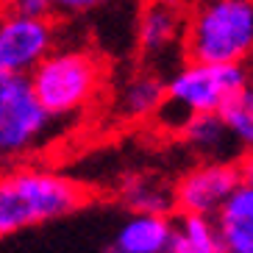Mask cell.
<instances>
[{"label": "cell", "instance_id": "obj_5", "mask_svg": "<svg viewBox=\"0 0 253 253\" xmlns=\"http://www.w3.org/2000/svg\"><path fill=\"white\" fill-rule=\"evenodd\" d=\"M53 123L31 92L28 75L0 73V167L39 153L53 134Z\"/></svg>", "mask_w": 253, "mask_h": 253}, {"label": "cell", "instance_id": "obj_19", "mask_svg": "<svg viewBox=\"0 0 253 253\" xmlns=\"http://www.w3.org/2000/svg\"><path fill=\"white\" fill-rule=\"evenodd\" d=\"M17 3H20V0H0V8H3V11H6V8H14Z\"/></svg>", "mask_w": 253, "mask_h": 253}, {"label": "cell", "instance_id": "obj_2", "mask_svg": "<svg viewBox=\"0 0 253 253\" xmlns=\"http://www.w3.org/2000/svg\"><path fill=\"white\" fill-rule=\"evenodd\" d=\"M186 61L248 64L253 50V0H195L181 31Z\"/></svg>", "mask_w": 253, "mask_h": 253}, {"label": "cell", "instance_id": "obj_10", "mask_svg": "<svg viewBox=\"0 0 253 253\" xmlns=\"http://www.w3.org/2000/svg\"><path fill=\"white\" fill-rule=\"evenodd\" d=\"M178 134L186 148L195 150L203 162H231V159H239V153H242V148L234 142V136L228 134V128L223 126V120L217 114L186 117Z\"/></svg>", "mask_w": 253, "mask_h": 253}, {"label": "cell", "instance_id": "obj_14", "mask_svg": "<svg viewBox=\"0 0 253 253\" xmlns=\"http://www.w3.org/2000/svg\"><path fill=\"white\" fill-rule=\"evenodd\" d=\"M170 253H220L211 217L178 214L172 217V245Z\"/></svg>", "mask_w": 253, "mask_h": 253}, {"label": "cell", "instance_id": "obj_1", "mask_svg": "<svg viewBox=\"0 0 253 253\" xmlns=\"http://www.w3.org/2000/svg\"><path fill=\"white\" fill-rule=\"evenodd\" d=\"M84 203L86 189L67 172L34 162L0 167V239L70 217Z\"/></svg>", "mask_w": 253, "mask_h": 253}, {"label": "cell", "instance_id": "obj_11", "mask_svg": "<svg viewBox=\"0 0 253 253\" xmlns=\"http://www.w3.org/2000/svg\"><path fill=\"white\" fill-rule=\"evenodd\" d=\"M181 31H184V14L181 8L159 6V3H148L142 8L139 23H136V42L145 56H162L172 45L181 42Z\"/></svg>", "mask_w": 253, "mask_h": 253}, {"label": "cell", "instance_id": "obj_9", "mask_svg": "<svg viewBox=\"0 0 253 253\" xmlns=\"http://www.w3.org/2000/svg\"><path fill=\"white\" fill-rule=\"evenodd\" d=\"M172 245V217L131 211L117 228L114 251L120 253H170Z\"/></svg>", "mask_w": 253, "mask_h": 253}, {"label": "cell", "instance_id": "obj_13", "mask_svg": "<svg viewBox=\"0 0 253 253\" xmlns=\"http://www.w3.org/2000/svg\"><path fill=\"white\" fill-rule=\"evenodd\" d=\"M123 203L131 211H148V214H170L172 203V186L162 181L159 175L139 172L123 184Z\"/></svg>", "mask_w": 253, "mask_h": 253}, {"label": "cell", "instance_id": "obj_18", "mask_svg": "<svg viewBox=\"0 0 253 253\" xmlns=\"http://www.w3.org/2000/svg\"><path fill=\"white\" fill-rule=\"evenodd\" d=\"M150 3H159V6H170V8H181L186 0H150Z\"/></svg>", "mask_w": 253, "mask_h": 253}, {"label": "cell", "instance_id": "obj_16", "mask_svg": "<svg viewBox=\"0 0 253 253\" xmlns=\"http://www.w3.org/2000/svg\"><path fill=\"white\" fill-rule=\"evenodd\" d=\"M112 0H50V11H59V14H86V11H95V8L106 6Z\"/></svg>", "mask_w": 253, "mask_h": 253}, {"label": "cell", "instance_id": "obj_7", "mask_svg": "<svg viewBox=\"0 0 253 253\" xmlns=\"http://www.w3.org/2000/svg\"><path fill=\"white\" fill-rule=\"evenodd\" d=\"M56 47L50 14H23L6 8L0 14V73L28 75Z\"/></svg>", "mask_w": 253, "mask_h": 253}, {"label": "cell", "instance_id": "obj_8", "mask_svg": "<svg viewBox=\"0 0 253 253\" xmlns=\"http://www.w3.org/2000/svg\"><path fill=\"white\" fill-rule=\"evenodd\" d=\"M220 253H253V181L251 175L211 214Z\"/></svg>", "mask_w": 253, "mask_h": 253}, {"label": "cell", "instance_id": "obj_20", "mask_svg": "<svg viewBox=\"0 0 253 253\" xmlns=\"http://www.w3.org/2000/svg\"><path fill=\"white\" fill-rule=\"evenodd\" d=\"M106 253H120V251H114V248H112V251H106Z\"/></svg>", "mask_w": 253, "mask_h": 253}, {"label": "cell", "instance_id": "obj_4", "mask_svg": "<svg viewBox=\"0 0 253 253\" xmlns=\"http://www.w3.org/2000/svg\"><path fill=\"white\" fill-rule=\"evenodd\" d=\"M251 84L248 64H211L186 61L164 81V103L159 117L164 126L178 131L192 114H217L220 106Z\"/></svg>", "mask_w": 253, "mask_h": 253}, {"label": "cell", "instance_id": "obj_17", "mask_svg": "<svg viewBox=\"0 0 253 253\" xmlns=\"http://www.w3.org/2000/svg\"><path fill=\"white\" fill-rule=\"evenodd\" d=\"M14 11H23V14H50V0H20L14 6Z\"/></svg>", "mask_w": 253, "mask_h": 253}, {"label": "cell", "instance_id": "obj_12", "mask_svg": "<svg viewBox=\"0 0 253 253\" xmlns=\"http://www.w3.org/2000/svg\"><path fill=\"white\" fill-rule=\"evenodd\" d=\"M164 103V81L156 73H139L120 92V114L126 120H150L156 117Z\"/></svg>", "mask_w": 253, "mask_h": 253}, {"label": "cell", "instance_id": "obj_15", "mask_svg": "<svg viewBox=\"0 0 253 253\" xmlns=\"http://www.w3.org/2000/svg\"><path fill=\"white\" fill-rule=\"evenodd\" d=\"M217 117L223 120V126L228 128V134L234 136L242 150H248L253 145V86L248 84L245 89H239L237 95H231Z\"/></svg>", "mask_w": 253, "mask_h": 253}, {"label": "cell", "instance_id": "obj_6", "mask_svg": "<svg viewBox=\"0 0 253 253\" xmlns=\"http://www.w3.org/2000/svg\"><path fill=\"white\" fill-rule=\"evenodd\" d=\"M251 175V159H231V162H201L189 167L172 184V203L178 214H203L211 217L223 206L239 181Z\"/></svg>", "mask_w": 253, "mask_h": 253}, {"label": "cell", "instance_id": "obj_3", "mask_svg": "<svg viewBox=\"0 0 253 253\" xmlns=\"http://www.w3.org/2000/svg\"><path fill=\"white\" fill-rule=\"evenodd\" d=\"M28 84L50 120H70L86 112L103 89V64L81 47L56 50L28 73Z\"/></svg>", "mask_w": 253, "mask_h": 253}]
</instances>
